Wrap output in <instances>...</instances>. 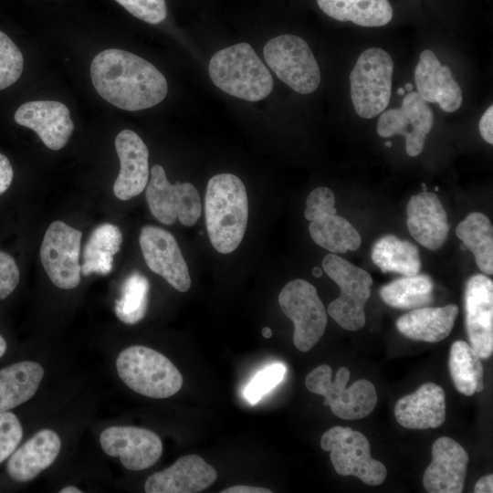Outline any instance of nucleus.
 <instances>
[{"instance_id":"f257e3e1","label":"nucleus","mask_w":493,"mask_h":493,"mask_svg":"<svg viewBox=\"0 0 493 493\" xmlns=\"http://www.w3.org/2000/svg\"><path fill=\"white\" fill-rule=\"evenodd\" d=\"M90 77L102 99L129 111L159 104L168 90L166 79L157 68L137 55L118 48L105 49L95 56Z\"/></svg>"},{"instance_id":"f03ea898","label":"nucleus","mask_w":493,"mask_h":493,"mask_svg":"<svg viewBox=\"0 0 493 493\" xmlns=\"http://www.w3.org/2000/svg\"><path fill=\"white\" fill-rule=\"evenodd\" d=\"M206 228L214 248L222 254L240 245L247 225L248 200L236 175L219 173L209 179L205 199Z\"/></svg>"},{"instance_id":"7ed1b4c3","label":"nucleus","mask_w":493,"mask_h":493,"mask_svg":"<svg viewBox=\"0 0 493 493\" xmlns=\"http://www.w3.org/2000/svg\"><path fill=\"white\" fill-rule=\"evenodd\" d=\"M209 75L221 90L238 99L258 101L273 89V79L248 43L217 51L210 59Z\"/></svg>"},{"instance_id":"20e7f679","label":"nucleus","mask_w":493,"mask_h":493,"mask_svg":"<svg viewBox=\"0 0 493 493\" xmlns=\"http://www.w3.org/2000/svg\"><path fill=\"white\" fill-rule=\"evenodd\" d=\"M116 368L129 388L150 398H168L183 385V376L176 366L163 353L146 346L133 345L121 351Z\"/></svg>"},{"instance_id":"39448f33","label":"nucleus","mask_w":493,"mask_h":493,"mask_svg":"<svg viewBox=\"0 0 493 493\" xmlns=\"http://www.w3.org/2000/svg\"><path fill=\"white\" fill-rule=\"evenodd\" d=\"M331 374L328 364L319 365L307 375L305 385L309 392L324 396V404L341 419H361L372 412L378 396L370 381L360 379L346 388L351 375L348 368L341 367L334 381H331Z\"/></svg>"},{"instance_id":"423d86ee","label":"nucleus","mask_w":493,"mask_h":493,"mask_svg":"<svg viewBox=\"0 0 493 493\" xmlns=\"http://www.w3.org/2000/svg\"><path fill=\"white\" fill-rule=\"evenodd\" d=\"M322 268L341 290L328 307L329 315L344 330H361L366 320L364 307L371 296V275L333 253L324 257Z\"/></svg>"},{"instance_id":"0eeeda50","label":"nucleus","mask_w":493,"mask_h":493,"mask_svg":"<svg viewBox=\"0 0 493 493\" xmlns=\"http://www.w3.org/2000/svg\"><path fill=\"white\" fill-rule=\"evenodd\" d=\"M393 62L379 47L365 49L350 74L351 97L356 113L372 119L387 108L392 93Z\"/></svg>"},{"instance_id":"6e6552de","label":"nucleus","mask_w":493,"mask_h":493,"mask_svg":"<svg viewBox=\"0 0 493 493\" xmlns=\"http://www.w3.org/2000/svg\"><path fill=\"white\" fill-rule=\"evenodd\" d=\"M320 446L330 452L335 471L354 476L370 486L381 485L386 478L385 466L372 457L367 437L351 427L333 426L320 438Z\"/></svg>"},{"instance_id":"1a4fd4ad","label":"nucleus","mask_w":493,"mask_h":493,"mask_svg":"<svg viewBox=\"0 0 493 493\" xmlns=\"http://www.w3.org/2000/svg\"><path fill=\"white\" fill-rule=\"evenodd\" d=\"M263 55L277 77L293 90L309 94L319 87V65L301 37L290 34L274 37L266 43Z\"/></svg>"},{"instance_id":"9d476101","label":"nucleus","mask_w":493,"mask_h":493,"mask_svg":"<svg viewBox=\"0 0 493 493\" xmlns=\"http://www.w3.org/2000/svg\"><path fill=\"white\" fill-rule=\"evenodd\" d=\"M283 313L293 322V342L300 351H309L321 339L327 326V311L316 288L301 278L287 283L278 295Z\"/></svg>"},{"instance_id":"9b49d317","label":"nucleus","mask_w":493,"mask_h":493,"mask_svg":"<svg viewBox=\"0 0 493 493\" xmlns=\"http://www.w3.org/2000/svg\"><path fill=\"white\" fill-rule=\"evenodd\" d=\"M146 201L152 215L163 225L178 219L185 226H194L201 215V199L190 183H169L164 169L155 164L146 186Z\"/></svg>"},{"instance_id":"f8f14e48","label":"nucleus","mask_w":493,"mask_h":493,"mask_svg":"<svg viewBox=\"0 0 493 493\" xmlns=\"http://www.w3.org/2000/svg\"><path fill=\"white\" fill-rule=\"evenodd\" d=\"M82 232L62 221L49 225L40 246L41 264L52 283L72 289L81 279L79 264Z\"/></svg>"},{"instance_id":"ddd939ff","label":"nucleus","mask_w":493,"mask_h":493,"mask_svg":"<svg viewBox=\"0 0 493 493\" xmlns=\"http://www.w3.org/2000/svg\"><path fill=\"white\" fill-rule=\"evenodd\" d=\"M433 121L434 113L430 106L418 92L411 91L404 96L399 109H390L381 114L377 133L383 138L397 134L404 136L406 153L416 157L424 150Z\"/></svg>"},{"instance_id":"4468645a","label":"nucleus","mask_w":493,"mask_h":493,"mask_svg":"<svg viewBox=\"0 0 493 493\" xmlns=\"http://www.w3.org/2000/svg\"><path fill=\"white\" fill-rule=\"evenodd\" d=\"M100 443L106 455L119 457L124 467L134 471L151 467L163 454L157 434L137 426H110L101 432Z\"/></svg>"},{"instance_id":"2eb2a0df","label":"nucleus","mask_w":493,"mask_h":493,"mask_svg":"<svg viewBox=\"0 0 493 493\" xmlns=\"http://www.w3.org/2000/svg\"><path fill=\"white\" fill-rule=\"evenodd\" d=\"M139 243L148 267L163 277L173 288L186 292L191 287L188 266L175 237L167 230L144 226Z\"/></svg>"},{"instance_id":"dca6fc26","label":"nucleus","mask_w":493,"mask_h":493,"mask_svg":"<svg viewBox=\"0 0 493 493\" xmlns=\"http://www.w3.org/2000/svg\"><path fill=\"white\" fill-rule=\"evenodd\" d=\"M465 310L470 345L487 360L493 352V282L486 275L477 274L467 280Z\"/></svg>"},{"instance_id":"f3484780","label":"nucleus","mask_w":493,"mask_h":493,"mask_svg":"<svg viewBox=\"0 0 493 493\" xmlns=\"http://www.w3.org/2000/svg\"><path fill=\"white\" fill-rule=\"evenodd\" d=\"M17 124L33 130L50 150L58 151L68 142L74 123L68 107L55 100H33L15 113Z\"/></svg>"},{"instance_id":"a211bd4d","label":"nucleus","mask_w":493,"mask_h":493,"mask_svg":"<svg viewBox=\"0 0 493 493\" xmlns=\"http://www.w3.org/2000/svg\"><path fill=\"white\" fill-rule=\"evenodd\" d=\"M431 453L432 460L423 477L426 491L462 492L469 459L467 452L453 438L441 436L434 442Z\"/></svg>"},{"instance_id":"6ab92c4d","label":"nucleus","mask_w":493,"mask_h":493,"mask_svg":"<svg viewBox=\"0 0 493 493\" xmlns=\"http://www.w3.org/2000/svg\"><path fill=\"white\" fill-rule=\"evenodd\" d=\"M120 159V173L113 184L117 198L127 201L139 195L149 181V150L142 138L131 130H123L115 138Z\"/></svg>"},{"instance_id":"aec40b11","label":"nucleus","mask_w":493,"mask_h":493,"mask_svg":"<svg viewBox=\"0 0 493 493\" xmlns=\"http://www.w3.org/2000/svg\"><path fill=\"white\" fill-rule=\"evenodd\" d=\"M216 478L215 467L197 455H187L151 475L144 490L147 493H197L209 488Z\"/></svg>"},{"instance_id":"412c9836","label":"nucleus","mask_w":493,"mask_h":493,"mask_svg":"<svg viewBox=\"0 0 493 493\" xmlns=\"http://www.w3.org/2000/svg\"><path fill=\"white\" fill-rule=\"evenodd\" d=\"M406 215L408 230L417 243L429 250L443 246L449 225L446 212L435 194L425 191L411 196Z\"/></svg>"},{"instance_id":"4be33fe9","label":"nucleus","mask_w":493,"mask_h":493,"mask_svg":"<svg viewBox=\"0 0 493 493\" xmlns=\"http://www.w3.org/2000/svg\"><path fill=\"white\" fill-rule=\"evenodd\" d=\"M418 94L426 101L438 103L446 112L457 110L462 104V93L451 70L442 66L435 54L429 49L420 54L414 69Z\"/></svg>"},{"instance_id":"5701e85b","label":"nucleus","mask_w":493,"mask_h":493,"mask_svg":"<svg viewBox=\"0 0 493 493\" xmlns=\"http://www.w3.org/2000/svg\"><path fill=\"white\" fill-rule=\"evenodd\" d=\"M397 422L408 429H429L446 420V393L434 383L422 384L414 393L400 398L393 409Z\"/></svg>"},{"instance_id":"b1692460","label":"nucleus","mask_w":493,"mask_h":493,"mask_svg":"<svg viewBox=\"0 0 493 493\" xmlns=\"http://www.w3.org/2000/svg\"><path fill=\"white\" fill-rule=\"evenodd\" d=\"M60 448L61 440L55 431H38L13 452L6 464L8 476L16 482L34 479L54 463Z\"/></svg>"},{"instance_id":"393cba45","label":"nucleus","mask_w":493,"mask_h":493,"mask_svg":"<svg viewBox=\"0 0 493 493\" xmlns=\"http://www.w3.org/2000/svg\"><path fill=\"white\" fill-rule=\"evenodd\" d=\"M458 312L456 304L417 308L402 315L396 321V327L411 340L438 342L450 334Z\"/></svg>"},{"instance_id":"a878e982","label":"nucleus","mask_w":493,"mask_h":493,"mask_svg":"<svg viewBox=\"0 0 493 493\" xmlns=\"http://www.w3.org/2000/svg\"><path fill=\"white\" fill-rule=\"evenodd\" d=\"M336 212L335 208L325 210L309 218V232L312 240L333 254L357 250L362 242L359 232Z\"/></svg>"},{"instance_id":"bb28decb","label":"nucleus","mask_w":493,"mask_h":493,"mask_svg":"<svg viewBox=\"0 0 493 493\" xmlns=\"http://www.w3.org/2000/svg\"><path fill=\"white\" fill-rule=\"evenodd\" d=\"M45 371L36 362L23 361L0 370V413L13 409L34 396Z\"/></svg>"},{"instance_id":"cd10ccee","label":"nucleus","mask_w":493,"mask_h":493,"mask_svg":"<svg viewBox=\"0 0 493 493\" xmlns=\"http://www.w3.org/2000/svg\"><path fill=\"white\" fill-rule=\"evenodd\" d=\"M317 3L329 16L362 26H384L393 14L388 0H317Z\"/></svg>"},{"instance_id":"c85d7f7f","label":"nucleus","mask_w":493,"mask_h":493,"mask_svg":"<svg viewBox=\"0 0 493 493\" xmlns=\"http://www.w3.org/2000/svg\"><path fill=\"white\" fill-rule=\"evenodd\" d=\"M122 242L121 229L112 224L104 223L91 232L83 250L81 273L108 275L113 267L114 256L120 251Z\"/></svg>"},{"instance_id":"c756f323","label":"nucleus","mask_w":493,"mask_h":493,"mask_svg":"<svg viewBox=\"0 0 493 493\" xmlns=\"http://www.w3.org/2000/svg\"><path fill=\"white\" fill-rule=\"evenodd\" d=\"M371 257L383 273L413 276L418 274L422 267L418 248L391 234L380 237L373 244Z\"/></svg>"},{"instance_id":"7c9ffc66","label":"nucleus","mask_w":493,"mask_h":493,"mask_svg":"<svg viewBox=\"0 0 493 493\" xmlns=\"http://www.w3.org/2000/svg\"><path fill=\"white\" fill-rule=\"evenodd\" d=\"M462 241L461 249L473 254L477 267L486 275L493 274V228L488 217L480 212L469 214L456 228Z\"/></svg>"},{"instance_id":"2f4dec72","label":"nucleus","mask_w":493,"mask_h":493,"mask_svg":"<svg viewBox=\"0 0 493 493\" xmlns=\"http://www.w3.org/2000/svg\"><path fill=\"white\" fill-rule=\"evenodd\" d=\"M448 366L452 381L459 393L471 396L483 391L481 358L469 343L464 341L452 343Z\"/></svg>"},{"instance_id":"473e14b6","label":"nucleus","mask_w":493,"mask_h":493,"mask_svg":"<svg viewBox=\"0 0 493 493\" xmlns=\"http://www.w3.org/2000/svg\"><path fill=\"white\" fill-rule=\"evenodd\" d=\"M434 283L425 274L404 276L380 288L382 299L389 306L402 309L422 308L433 299Z\"/></svg>"},{"instance_id":"72a5a7b5","label":"nucleus","mask_w":493,"mask_h":493,"mask_svg":"<svg viewBox=\"0 0 493 493\" xmlns=\"http://www.w3.org/2000/svg\"><path fill=\"white\" fill-rule=\"evenodd\" d=\"M150 284L138 271L131 272L122 283L121 297L115 300V313L124 323L135 324L147 311Z\"/></svg>"},{"instance_id":"f704fd0d","label":"nucleus","mask_w":493,"mask_h":493,"mask_svg":"<svg viewBox=\"0 0 493 493\" xmlns=\"http://www.w3.org/2000/svg\"><path fill=\"white\" fill-rule=\"evenodd\" d=\"M24 58L13 40L0 31V90L14 84L22 75Z\"/></svg>"},{"instance_id":"c9c22d12","label":"nucleus","mask_w":493,"mask_h":493,"mask_svg":"<svg viewBox=\"0 0 493 493\" xmlns=\"http://www.w3.org/2000/svg\"><path fill=\"white\" fill-rule=\"evenodd\" d=\"M287 368L282 363H274L259 371L246 384L245 397L252 404L275 388L285 377Z\"/></svg>"},{"instance_id":"e433bc0d","label":"nucleus","mask_w":493,"mask_h":493,"mask_svg":"<svg viewBox=\"0 0 493 493\" xmlns=\"http://www.w3.org/2000/svg\"><path fill=\"white\" fill-rule=\"evenodd\" d=\"M23 437V427L11 412L0 413V464L8 458Z\"/></svg>"},{"instance_id":"4c0bfd02","label":"nucleus","mask_w":493,"mask_h":493,"mask_svg":"<svg viewBox=\"0 0 493 493\" xmlns=\"http://www.w3.org/2000/svg\"><path fill=\"white\" fill-rule=\"evenodd\" d=\"M135 17L149 24H159L167 16L164 0H115Z\"/></svg>"},{"instance_id":"58836bf2","label":"nucleus","mask_w":493,"mask_h":493,"mask_svg":"<svg viewBox=\"0 0 493 493\" xmlns=\"http://www.w3.org/2000/svg\"><path fill=\"white\" fill-rule=\"evenodd\" d=\"M19 268L9 254L0 251V299L7 298L17 287Z\"/></svg>"},{"instance_id":"ea45409f","label":"nucleus","mask_w":493,"mask_h":493,"mask_svg":"<svg viewBox=\"0 0 493 493\" xmlns=\"http://www.w3.org/2000/svg\"><path fill=\"white\" fill-rule=\"evenodd\" d=\"M14 172L11 163L6 156L0 152V195H2L11 185Z\"/></svg>"},{"instance_id":"a19ab883","label":"nucleus","mask_w":493,"mask_h":493,"mask_svg":"<svg viewBox=\"0 0 493 493\" xmlns=\"http://www.w3.org/2000/svg\"><path fill=\"white\" fill-rule=\"evenodd\" d=\"M493 106H489L479 121L481 137L489 144H493Z\"/></svg>"},{"instance_id":"79ce46f5","label":"nucleus","mask_w":493,"mask_h":493,"mask_svg":"<svg viewBox=\"0 0 493 493\" xmlns=\"http://www.w3.org/2000/svg\"><path fill=\"white\" fill-rule=\"evenodd\" d=\"M272 491L268 488L246 486V485H237L231 488L223 489L221 493H271Z\"/></svg>"},{"instance_id":"37998d69","label":"nucleus","mask_w":493,"mask_h":493,"mask_svg":"<svg viewBox=\"0 0 493 493\" xmlns=\"http://www.w3.org/2000/svg\"><path fill=\"white\" fill-rule=\"evenodd\" d=\"M476 493H492L493 492V475L489 474L482 477L475 485Z\"/></svg>"},{"instance_id":"c03bdc74","label":"nucleus","mask_w":493,"mask_h":493,"mask_svg":"<svg viewBox=\"0 0 493 493\" xmlns=\"http://www.w3.org/2000/svg\"><path fill=\"white\" fill-rule=\"evenodd\" d=\"M59 493H82V490L74 486H68L61 488Z\"/></svg>"},{"instance_id":"a18cd8bd","label":"nucleus","mask_w":493,"mask_h":493,"mask_svg":"<svg viewBox=\"0 0 493 493\" xmlns=\"http://www.w3.org/2000/svg\"><path fill=\"white\" fill-rule=\"evenodd\" d=\"M7 344L4 337L0 334V358L5 353Z\"/></svg>"},{"instance_id":"49530a36","label":"nucleus","mask_w":493,"mask_h":493,"mask_svg":"<svg viewBox=\"0 0 493 493\" xmlns=\"http://www.w3.org/2000/svg\"><path fill=\"white\" fill-rule=\"evenodd\" d=\"M261 332L266 339H269L272 336V330L268 327H264Z\"/></svg>"},{"instance_id":"de8ad7c7","label":"nucleus","mask_w":493,"mask_h":493,"mask_svg":"<svg viewBox=\"0 0 493 493\" xmlns=\"http://www.w3.org/2000/svg\"><path fill=\"white\" fill-rule=\"evenodd\" d=\"M312 274H313L316 278H319V277L321 276L322 271H321V269H320V267H314V268L312 269Z\"/></svg>"},{"instance_id":"09e8293b","label":"nucleus","mask_w":493,"mask_h":493,"mask_svg":"<svg viewBox=\"0 0 493 493\" xmlns=\"http://www.w3.org/2000/svg\"><path fill=\"white\" fill-rule=\"evenodd\" d=\"M414 89V86L411 83H406L404 87V90L411 92Z\"/></svg>"},{"instance_id":"8fccbe9b","label":"nucleus","mask_w":493,"mask_h":493,"mask_svg":"<svg viewBox=\"0 0 493 493\" xmlns=\"http://www.w3.org/2000/svg\"><path fill=\"white\" fill-rule=\"evenodd\" d=\"M404 88H399L397 89V94L400 95V96H403L404 94Z\"/></svg>"},{"instance_id":"3c124183","label":"nucleus","mask_w":493,"mask_h":493,"mask_svg":"<svg viewBox=\"0 0 493 493\" xmlns=\"http://www.w3.org/2000/svg\"><path fill=\"white\" fill-rule=\"evenodd\" d=\"M385 146H386V147H392V143H391V142H385Z\"/></svg>"}]
</instances>
